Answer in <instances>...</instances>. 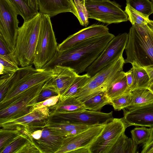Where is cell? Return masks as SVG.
I'll use <instances>...</instances> for the list:
<instances>
[{
  "instance_id": "cell-1",
  "label": "cell",
  "mask_w": 153,
  "mask_h": 153,
  "mask_svg": "<svg viewBox=\"0 0 153 153\" xmlns=\"http://www.w3.org/2000/svg\"><path fill=\"white\" fill-rule=\"evenodd\" d=\"M114 36L109 33L79 42L66 50L57 51L42 69H51L59 65L69 67L79 75L96 59Z\"/></svg>"
},
{
  "instance_id": "cell-2",
  "label": "cell",
  "mask_w": 153,
  "mask_h": 153,
  "mask_svg": "<svg viewBox=\"0 0 153 153\" xmlns=\"http://www.w3.org/2000/svg\"><path fill=\"white\" fill-rule=\"evenodd\" d=\"M125 48V63L153 69V30L147 24L132 25Z\"/></svg>"
},
{
  "instance_id": "cell-3",
  "label": "cell",
  "mask_w": 153,
  "mask_h": 153,
  "mask_svg": "<svg viewBox=\"0 0 153 153\" xmlns=\"http://www.w3.org/2000/svg\"><path fill=\"white\" fill-rule=\"evenodd\" d=\"M42 16V13L38 12L29 20L24 21L19 28L12 55L17 65L21 67L33 64Z\"/></svg>"
},
{
  "instance_id": "cell-4",
  "label": "cell",
  "mask_w": 153,
  "mask_h": 153,
  "mask_svg": "<svg viewBox=\"0 0 153 153\" xmlns=\"http://www.w3.org/2000/svg\"><path fill=\"white\" fill-rule=\"evenodd\" d=\"M125 63L122 55L91 77L73 97L83 102L97 93L105 91L123 70Z\"/></svg>"
},
{
  "instance_id": "cell-5",
  "label": "cell",
  "mask_w": 153,
  "mask_h": 153,
  "mask_svg": "<svg viewBox=\"0 0 153 153\" xmlns=\"http://www.w3.org/2000/svg\"><path fill=\"white\" fill-rule=\"evenodd\" d=\"M49 15L42 14L39 38L33 62L35 68L42 69L53 58L58 45Z\"/></svg>"
},
{
  "instance_id": "cell-6",
  "label": "cell",
  "mask_w": 153,
  "mask_h": 153,
  "mask_svg": "<svg viewBox=\"0 0 153 153\" xmlns=\"http://www.w3.org/2000/svg\"><path fill=\"white\" fill-rule=\"evenodd\" d=\"M83 5L89 18L107 24L127 21V15L115 1L110 0H87Z\"/></svg>"
},
{
  "instance_id": "cell-7",
  "label": "cell",
  "mask_w": 153,
  "mask_h": 153,
  "mask_svg": "<svg viewBox=\"0 0 153 153\" xmlns=\"http://www.w3.org/2000/svg\"><path fill=\"white\" fill-rule=\"evenodd\" d=\"M18 15L9 0H0V38L12 54L16 48L19 28Z\"/></svg>"
},
{
  "instance_id": "cell-8",
  "label": "cell",
  "mask_w": 153,
  "mask_h": 153,
  "mask_svg": "<svg viewBox=\"0 0 153 153\" xmlns=\"http://www.w3.org/2000/svg\"><path fill=\"white\" fill-rule=\"evenodd\" d=\"M49 113L48 120L51 122H67L91 126L106 124L114 118L112 111L106 113L86 110L73 112Z\"/></svg>"
},
{
  "instance_id": "cell-9",
  "label": "cell",
  "mask_w": 153,
  "mask_h": 153,
  "mask_svg": "<svg viewBox=\"0 0 153 153\" xmlns=\"http://www.w3.org/2000/svg\"><path fill=\"white\" fill-rule=\"evenodd\" d=\"M128 127L123 118H114L105 125L100 134L89 147V153H109Z\"/></svg>"
},
{
  "instance_id": "cell-10",
  "label": "cell",
  "mask_w": 153,
  "mask_h": 153,
  "mask_svg": "<svg viewBox=\"0 0 153 153\" xmlns=\"http://www.w3.org/2000/svg\"><path fill=\"white\" fill-rule=\"evenodd\" d=\"M128 38V34L126 33L115 36L96 59L87 68L86 73L91 77L122 55Z\"/></svg>"
},
{
  "instance_id": "cell-11",
  "label": "cell",
  "mask_w": 153,
  "mask_h": 153,
  "mask_svg": "<svg viewBox=\"0 0 153 153\" xmlns=\"http://www.w3.org/2000/svg\"><path fill=\"white\" fill-rule=\"evenodd\" d=\"M48 107L37 108L18 117L0 120L1 128L25 129L30 134L34 129L42 128L50 116Z\"/></svg>"
},
{
  "instance_id": "cell-12",
  "label": "cell",
  "mask_w": 153,
  "mask_h": 153,
  "mask_svg": "<svg viewBox=\"0 0 153 153\" xmlns=\"http://www.w3.org/2000/svg\"><path fill=\"white\" fill-rule=\"evenodd\" d=\"M53 75L52 69H41L27 74L13 83L0 101V110L10 100L25 90L38 84L46 82Z\"/></svg>"
},
{
  "instance_id": "cell-13",
  "label": "cell",
  "mask_w": 153,
  "mask_h": 153,
  "mask_svg": "<svg viewBox=\"0 0 153 153\" xmlns=\"http://www.w3.org/2000/svg\"><path fill=\"white\" fill-rule=\"evenodd\" d=\"M46 82L26 90L22 97L0 110V120L18 117L29 112L31 108L37 103L38 97Z\"/></svg>"
},
{
  "instance_id": "cell-14",
  "label": "cell",
  "mask_w": 153,
  "mask_h": 153,
  "mask_svg": "<svg viewBox=\"0 0 153 153\" xmlns=\"http://www.w3.org/2000/svg\"><path fill=\"white\" fill-rule=\"evenodd\" d=\"M105 124L92 126L74 136L66 137L63 145L56 153H72L79 149H88L100 134Z\"/></svg>"
},
{
  "instance_id": "cell-15",
  "label": "cell",
  "mask_w": 153,
  "mask_h": 153,
  "mask_svg": "<svg viewBox=\"0 0 153 153\" xmlns=\"http://www.w3.org/2000/svg\"><path fill=\"white\" fill-rule=\"evenodd\" d=\"M123 109V119L128 127L131 126L153 127V104Z\"/></svg>"
},
{
  "instance_id": "cell-16",
  "label": "cell",
  "mask_w": 153,
  "mask_h": 153,
  "mask_svg": "<svg viewBox=\"0 0 153 153\" xmlns=\"http://www.w3.org/2000/svg\"><path fill=\"white\" fill-rule=\"evenodd\" d=\"M109 33L107 26L93 24L69 36L58 45L57 51H63L81 42Z\"/></svg>"
},
{
  "instance_id": "cell-17",
  "label": "cell",
  "mask_w": 153,
  "mask_h": 153,
  "mask_svg": "<svg viewBox=\"0 0 153 153\" xmlns=\"http://www.w3.org/2000/svg\"><path fill=\"white\" fill-rule=\"evenodd\" d=\"M53 75L46 82V85L55 90L60 96L78 76L70 68L56 65L52 68Z\"/></svg>"
},
{
  "instance_id": "cell-18",
  "label": "cell",
  "mask_w": 153,
  "mask_h": 153,
  "mask_svg": "<svg viewBox=\"0 0 153 153\" xmlns=\"http://www.w3.org/2000/svg\"><path fill=\"white\" fill-rule=\"evenodd\" d=\"M40 138L34 139L36 144L43 153H56L62 147L66 137L50 129L43 128Z\"/></svg>"
},
{
  "instance_id": "cell-19",
  "label": "cell",
  "mask_w": 153,
  "mask_h": 153,
  "mask_svg": "<svg viewBox=\"0 0 153 153\" xmlns=\"http://www.w3.org/2000/svg\"><path fill=\"white\" fill-rule=\"evenodd\" d=\"M91 126L67 122H53L48 120L42 128H48L67 137L74 136Z\"/></svg>"
},
{
  "instance_id": "cell-20",
  "label": "cell",
  "mask_w": 153,
  "mask_h": 153,
  "mask_svg": "<svg viewBox=\"0 0 153 153\" xmlns=\"http://www.w3.org/2000/svg\"><path fill=\"white\" fill-rule=\"evenodd\" d=\"M39 12L51 17L59 13H71L69 0H37Z\"/></svg>"
},
{
  "instance_id": "cell-21",
  "label": "cell",
  "mask_w": 153,
  "mask_h": 153,
  "mask_svg": "<svg viewBox=\"0 0 153 153\" xmlns=\"http://www.w3.org/2000/svg\"><path fill=\"white\" fill-rule=\"evenodd\" d=\"M49 112L70 113L87 110L82 102L72 97L61 101L59 100L54 105L48 107Z\"/></svg>"
},
{
  "instance_id": "cell-22",
  "label": "cell",
  "mask_w": 153,
  "mask_h": 153,
  "mask_svg": "<svg viewBox=\"0 0 153 153\" xmlns=\"http://www.w3.org/2000/svg\"><path fill=\"white\" fill-rule=\"evenodd\" d=\"M131 93V102L127 108L139 107L153 104V92L148 88L136 89Z\"/></svg>"
},
{
  "instance_id": "cell-23",
  "label": "cell",
  "mask_w": 153,
  "mask_h": 153,
  "mask_svg": "<svg viewBox=\"0 0 153 153\" xmlns=\"http://www.w3.org/2000/svg\"><path fill=\"white\" fill-rule=\"evenodd\" d=\"M125 73L123 70L120 71L117 78L105 91L110 100L129 92Z\"/></svg>"
},
{
  "instance_id": "cell-24",
  "label": "cell",
  "mask_w": 153,
  "mask_h": 153,
  "mask_svg": "<svg viewBox=\"0 0 153 153\" xmlns=\"http://www.w3.org/2000/svg\"><path fill=\"white\" fill-rule=\"evenodd\" d=\"M137 145L123 132L118 138L109 153H136Z\"/></svg>"
},
{
  "instance_id": "cell-25",
  "label": "cell",
  "mask_w": 153,
  "mask_h": 153,
  "mask_svg": "<svg viewBox=\"0 0 153 153\" xmlns=\"http://www.w3.org/2000/svg\"><path fill=\"white\" fill-rule=\"evenodd\" d=\"M82 102L87 110L98 111L105 105L110 104V100L107 96L105 91H101L90 97Z\"/></svg>"
},
{
  "instance_id": "cell-26",
  "label": "cell",
  "mask_w": 153,
  "mask_h": 153,
  "mask_svg": "<svg viewBox=\"0 0 153 153\" xmlns=\"http://www.w3.org/2000/svg\"><path fill=\"white\" fill-rule=\"evenodd\" d=\"M91 77L86 73L81 75H79L69 87L60 96L59 100L62 101L73 97Z\"/></svg>"
},
{
  "instance_id": "cell-27",
  "label": "cell",
  "mask_w": 153,
  "mask_h": 153,
  "mask_svg": "<svg viewBox=\"0 0 153 153\" xmlns=\"http://www.w3.org/2000/svg\"><path fill=\"white\" fill-rule=\"evenodd\" d=\"M132 70L134 77V83L132 91L142 88L149 87V78L147 72L142 67L136 65H132Z\"/></svg>"
},
{
  "instance_id": "cell-28",
  "label": "cell",
  "mask_w": 153,
  "mask_h": 153,
  "mask_svg": "<svg viewBox=\"0 0 153 153\" xmlns=\"http://www.w3.org/2000/svg\"><path fill=\"white\" fill-rule=\"evenodd\" d=\"M126 5H128L141 13L145 17L153 13V3L149 0H126Z\"/></svg>"
},
{
  "instance_id": "cell-29",
  "label": "cell",
  "mask_w": 153,
  "mask_h": 153,
  "mask_svg": "<svg viewBox=\"0 0 153 153\" xmlns=\"http://www.w3.org/2000/svg\"><path fill=\"white\" fill-rule=\"evenodd\" d=\"M13 4L18 14L24 19V21L29 20L38 12L30 7L25 0H9Z\"/></svg>"
},
{
  "instance_id": "cell-30",
  "label": "cell",
  "mask_w": 153,
  "mask_h": 153,
  "mask_svg": "<svg viewBox=\"0 0 153 153\" xmlns=\"http://www.w3.org/2000/svg\"><path fill=\"white\" fill-rule=\"evenodd\" d=\"M24 132L23 129H6L0 130V152L2 150L15 138Z\"/></svg>"
},
{
  "instance_id": "cell-31",
  "label": "cell",
  "mask_w": 153,
  "mask_h": 153,
  "mask_svg": "<svg viewBox=\"0 0 153 153\" xmlns=\"http://www.w3.org/2000/svg\"><path fill=\"white\" fill-rule=\"evenodd\" d=\"M31 138L32 137L31 134L26 131H25L0 152V153H16L29 139Z\"/></svg>"
},
{
  "instance_id": "cell-32",
  "label": "cell",
  "mask_w": 153,
  "mask_h": 153,
  "mask_svg": "<svg viewBox=\"0 0 153 153\" xmlns=\"http://www.w3.org/2000/svg\"><path fill=\"white\" fill-rule=\"evenodd\" d=\"M69 1L71 5V13L76 17L80 25L86 27L89 22L88 14L85 7L84 5L82 6H76L73 0Z\"/></svg>"
},
{
  "instance_id": "cell-33",
  "label": "cell",
  "mask_w": 153,
  "mask_h": 153,
  "mask_svg": "<svg viewBox=\"0 0 153 153\" xmlns=\"http://www.w3.org/2000/svg\"><path fill=\"white\" fill-rule=\"evenodd\" d=\"M131 101V92L125 93L110 100V104L115 111H120L129 107Z\"/></svg>"
},
{
  "instance_id": "cell-34",
  "label": "cell",
  "mask_w": 153,
  "mask_h": 153,
  "mask_svg": "<svg viewBox=\"0 0 153 153\" xmlns=\"http://www.w3.org/2000/svg\"><path fill=\"white\" fill-rule=\"evenodd\" d=\"M124 11L127 15L128 20L132 25L147 24L149 18L145 17L140 12L137 11L128 5H126Z\"/></svg>"
},
{
  "instance_id": "cell-35",
  "label": "cell",
  "mask_w": 153,
  "mask_h": 153,
  "mask_svg": "<svg viewBox=\"0 0 153 153\" xmlns=\"http://www.w3.org/2000/svg\"><path fill=\"white\" fill-rule=\"evenodd\" d=\"M151 131V128L136 127L131 131L132 139L137 145L144 143L149 138Z\"/></svg>"
},
{
  "instance_id": "cell-36",
  "label": "cell",
  "mask_w": 153,
  "mask_h": 153,
  "mask_svg": "<svg viewBox=\"0 0 153 153\" xmlns=\"http://www.w3.org/2000/svg\"><path fill=\"white\" fill-rule=\"evenodd\" d=\"M16 71L1 75L0 77V101L2 99L8 89L12 85L13 82V78Z\"/></svg>"
},
{
  "instance_id": "cell-37",
  "label": "cell",
  "mask_w": 153,
  "mask_h": 153,
  "mask_svg": "<svg viewBox=\"0 0 153 153\" xmlns=\"http://www.w3.org/2000/svg\"><path fill=\"white\" fill-rule=\"evenodd\" d=\"M33 139V137L29 139L16 153H43Z\"/></svg>"
},
{
  "instance_id": "cell-38",
  "label": "cell",
  "mask_w": 153,
  "mask_h": 153,
  "mask_svg": "<svg viewBox=\"0 0 153 153\" xmlns=\"http://www.w3.org/2000/svg\"><path fill=\"white\" fill-rule=\"evenodd\" d=\"M0 75L13 72L19 68V66L0 56Z\"/></svg>"
},
{
  "instance_id": "cell-39",
  "label": "cell",
  "mask_w": 153,
  "mask_h": 153,
  "mask_svg": "<svg viewBox=\"0 0 153 153\" xmlns=\"http://www.w3.org/2000/svg\"><path fill=\"white\" fill-rule=\"evenodd\" d=\"M58 95H59L57 92L53 88L46 85L45 82L38 97L37 103L41 102L51 97Z\"/></svg>"
},
{
  "instance_id": "cell-40",
  "label": "cell",
  "mask_w": 153,
  "mask_h": 153,
  "mask_svg": "<svg viewBox=\"0 0 153 153\" xmlns=\"http://www.w3.org/2000/svg\"><path fill=\"white\" fill-rule=\"evenodd\" d=\"M0 56L17 65L12 54L9 50L3 40L1 38H0Z\"/></svg>"
},
{
  "instance_id": "cell-41",
  "label": "cell",
  "mask_w": 153,
  "mask_h": 153,
  "mask_svg": "<svg viewBox=\"0 0 153 153\" xmlns=\"http://www.w3.org/2000/svg\"><path fill=\"white\" fill-rule=\"evenodd\" d=\"M60 96L59 95H58L52 97L41 102L36 103L31 108L30 111L37 108L53 106L58 101Z\"/></svg>"
},
{
  "instance_id": "cell-42",
  "label": "cell",
  "mask_w": 153,
  "mask_h": 153,
  "mask_svg": "<svg viewBox=\"0 0 153 153\" xmlns=\"http://www.w3.org/2000/svg\"><path fill=\"white\" fill-rule=\"evenodd\" d=\"M153 148V127L151 128L150 136L144 143L142 147L141 153H149Z\"/></svg>"
},
{
  "instance_id": "cell-43",
  "label": "cell",
  "mask_w": 153,
  "mask_h": 153,
  "mask_svg": "<svg viewBox=\"0 0 153 153\" xmlns=\"http://www.w3.org/2000/svg\"><path fill=\"white\" fill-rule=\"evenodd\" d=\"M126 76L128 91L129 92H131L134 83V77L131 69L125 73Z\"/></svg>"
},
{
  "instance_id": "cell-44",
  "label": "cell",
  "mask_w": 153,
  "mask_h": 153,
  "mask_svg": "<svg viewBox=\"0 0 153 153\" xmlns=\"http://www.w3.org/2000/svg\"><path fill=\"white\" fill-rule=\"evenodd\" d=\"M27 4L31 8L38 11L39 8L37 0H25Z\"/></svg>"
},
{
  "instance_id": "cell-45",
  "label": "cell",
  "mask_w": 153,
  "mask_h": 153,
  "mask_svg": "<svg viewBox=\"0 0 153 153\" xmlns=\"http://www.w3.org/2000/svg\"><path fill=\"white\" fill-rule=\"evenodd\" d=\"M144 68L146 71L149 76V87L153 84V69L148 68Z\"/></svg>"
},
{
  "instance_id": "cell-46",
  "label": "cell",
  "mask_w": 153,
  "mask_h": 153,
  "mask_svg": "<svg viewBox=\"0 0 153 153\" xmlns=\"http://www.w3.org/2000/svg\"><path fill=\"white\" fill-rule=\"evenodd\" d=\"M43 130H37L33 131L31 134V135L34 139L38 140L41 137Z\"/></svg>"
},
{
  "instance_id": "cell-47",
  "label": "cell",
  "mask_w": 153,
  "mask_h": 153,
  "mask_svg": "<svg viewBox=\"0 0 153 153\" xmlns=\"http://www.w3.org/2000/svg\"><path fill=\"white\" fill-rule=\"evenodd\" d=\"M73 1L76 6H82L83 5L80 0H73Z\"/></svg>"
},
{
  "instance_id": "cell-48",
  "label": "cell",
  "mask_w": 153,
  "mask_h": 153,
  "mask_svg": "<svg viewBox=\"0 0 153 153\" xmlns=\"http://www.w3.org/2000/svg\"><path fill=\"white\" fill-rule=\"evenodd\" d=\"M147 25L149 27L153 30V20L149 19Z\"/></svg>"
},
{
  "instance_id": "cell-49",
  "label": "cell",
  "mask_w": 153,
  "mask_h": 153,
  "mask_svg": "<svg viewBox=\"0 0 153 153\" xmlns=\"http://www.w3.org/2000/svg\"><path fill=\"white\" fill-rule=\"evenodd\" d=\"M148 88L153 92V84L149 86Z\"/></svg>"
},
{
  "instance_id": "cell-50",
  "label": "cell",
  "mask_w": 153,
  "mask_h": 153,
  "mask_svg": "<svg viewBox=\"0 0 153 153\" xmlns=\"http://www.w3.org/2000/svg\"><path fill=\"white\" fill-rule=\"evenodd\" d=\"M81 3L83 4H84V2L87 0H80Z\"/></svg>"
},
{
  "instance_id": "cell-51",
  "label": "cell",
  "mask_w": 153,
  "mask_h": 153,
  "mask_svg": "<svg viewBox=\"0 0 153 153\" xmlns=\"http://www.w3.org/2000/svg\"><path fill=\"white\" fill-rule=\"evenodd\" d=\"M149 153H153V148L149 152Z\"/></svg>"
},
{
  "instance_id": "cell-52",
  "label": "cell",
  "mask_w": 153,
  "mask_h": 153,
  "mask_svg": "<svg viewBox=\"0 0 153 153\" xmlns=\"http://www.w3.org/2000/svg\"><path fill=\"white\" fill-rule=\"evenodd\" d=\"M152 2L153 3V0H152Z\"/></svg>"
}]
</instances>
